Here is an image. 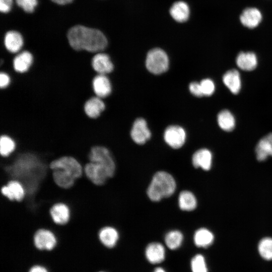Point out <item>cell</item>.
Wrapping results in <instances>:
<instances>
[{
    "label": "cell",
    "instance_id": "1",
    "mask_svg": "<svg viewBox=\"0 0 272 272\" xmlns=\"http://www.w3.org/2000/svg\"><path fill=\"white\" fill-rule=\"evenodd\" d=\"M67 37L71 47L76 51L99 52L108 45L106 36L100 30L82 25L72 27Z\"/></svg>",
    "mask_w": 272,
    "mask_h": 272
},
{
    "label": "cell",
    "instance_id": "2",
    "mask_svg": "<svg viewBox=\"0 0 272 272\" xmlns=\"http://www.w3.org/2000/svg\"><path fill=\"white\" fill-rule=\"evenodd\" d=\"M176 183L169 173L160 171L153 176L147 190L148 197L153 201H159L171 196L175 192Z\"/></svg>",
    "mask_w": 272,
    "mask_h": 272
},
{
    "label": "cell",
    "instance_id": "3",
    "mask_svg": "<svg viewBox=\"0 0 272 272\" xmlns=\"http://www.w3.org/2000/svg\"><path fill=\"white\" fill-rule=\"evenodd\" d=\"M83 171L89 180L99 186L105 184L115 174L103 164L91 162L83 166Z\"/></svg>",
    "mask_w": 272,
    "mask_h": 272
},
{
    "label": "cell",
    "instance_id": "4",
    "mask_svg": "<svg viewBox=\"0 0 272 272\" xmlns=\"http://www.w3.org/2000/svg\"><path fill=\"white\" fill-rule=\"evenodd\" d=\"M169 64L168 56L161 48H153L147 54L146 66L147 70L153 74L160 75L166 72Z\"/></svg>",
    "mask_w": 272,
    "mask_h": 272
},
{
    "label": "cell",
    "instance_id": "5",
    "mask_svg": "<svg viewBox=\"0 0 272 272\" xmlns=\"http://www.w3.org/2000/svg\"><path fill=\"white\" fill-rule=\"evenodd\" d=\"M50 169H61L73 176L76 179L84 174L83 167L74 157L64 156L53 160L49 164Z\"/></svg>",
    "mask_w": 272,
    "mask_h": 272
},
{
    "label": "cell",
    "instance_id": "6",
    "mask_svg": "<svg viewBox=\"0 0 272 272\" xmlns=\"http://www.w3.org/2000/svg\"><path fill=\"white\" fill-rule=\"evenodd\" d=\"M89 162L98 163L104 165L111 171L116 172V163L112 153L106 147L95 145L90 148L88 155Z\"/></svg>",
    "mask_w": 272,
    "mask_h": 272
},
{
    "label": "cell",
    "instance_id": "7",
    "mask_svg": "<svg viewBox=\"0 0 272 272\" xmlns=\"http://www.w3.org/2000/svg\"><path fill=\"white\" fill-rule=\"evenodd\" d=\"M34 246L39 250L51 251L57 246V239L50 230L40 228L35 231L33 237Z\"/></svg>",
    "mask_w": 272,
    "mask_h": 272
},
{
    "label": "cell",
    "instance_id": "8",
    "mask_svg": "<svg viewBox=\"0 0 272 272\" xmlns=\"http://www.w3.org/2000/svg\"><path fill=\"white\" fill-rule=\"evenodd\" d=\"M186 132L181 126L170 125L167 127L164 132L165 142L173 149H179L185 143Z\"/></svg>",
    "mask_w": 272,
    "mask_h": 272
},
{
    "label": "cell",
    "instance_id": "9",
    "mask_svg": "<svg viewBox=\"0 0 272 272\" xmlns=\"http://www.w3.org/2000/svg\"><path fill=\"white\" fill-rule=\"evenodd\" d=\"M130 136L132 140L139 145L144 144L150 139L151 132L144 119L139 118L134 121L131 129Z\"/></svg>",
    "mask_w": 272,
    "mask_h": 272
},
{
    "label": "cell",
    "instance_id": "10",
    "mask_svg": "<svg viewBox=\"0 0 272 272\" xmlns=\"http://www.w3.org/2000/svg\"><path fill=\"white\" fill-rule=\"evenodd\" d=\"M0 192L10 200L22 201L25 197V191L22 184L18 180H11L6 185L0 187Z\"/></svg>",
    "mask_w": 272,
    "mask_h": 272
},
{
    "label": "cell",
    "instance_id": "11",
    "mask_svg": "<svg viewBox=\"0 0 272 272\" xmlns=\"http://www.w3.org/2000/svg\"><path fill=\"white\" fill-rule=\"evenodd\" d=\"M91 65L98 74L107 75L112 72L114 69L110 56L101 52H98L92 57Z\"/></svg>",
    "mask_w": 272,
    "mask_h": 272
},
{
    "label": "cell",
    "instance_id": "12",
    "mask_svg": "<svg viewBox=\"0 0 272 272\" xmlns=\"http://www.w3.org/2000/svg\"><path fill=\"white\" fill-rule=\"evenodd\" d=\"M92 86L95 96L102 99L108 97L112 91L111 84L106 75H96L92 81Z\"/></svg>",
    "mask_w": 272,
    "mask_h": 272
},
{
    "label": "cell",
    "instance_id": "13",
    "mask_svg": "<svg viewBox=\"0 0 272 272\" xmlns=\"http://www.w3.org/2000/svg\"><path fill=\"white\" fill-rule=\"evenodd\" d=\"M262 19V15L261 12L254 7L246 8L240 16L241 24L249 29L257 27L261 23Z\"/></svg>",
    "mask_w": 272,
    "mask_h": 272
},
{
    "label": "cell",
    "instance_id": "14",
    "mask_svg": "<svg viewBox=\"0 0 272 272\" xmlns=\"http://www.w3.org/2000/svg\"><path fill=\"white\" fill-rule=\"evenodd\" d=\"M49 213L54 223L57 225H65L70 219V208L63 202L53 204L49 210Z\"/></svg>",
    "mask_w": 272,
    "mask_h": 272
},
{
    "label": "cell",
    "instance_id": "15",
    "mask_svg": "<svg viewBox=\"0 0 272 272\" xmlns=\"http://www.w3.org/2000/svg\"><path fill=\"white\" fill-rule=\"evenodd\" d=\"M83 109L85 114L90 118H98L105 109V104L102 98L92 96L85 102Z\"/></svg>",
    "mask_w": 272,
    "mask_h": 272
},
{
    "label": "cell",
    "instance_id": "16",
    "mask_svg": "<svg viewBox=\"0 0 272 272\" xmlns=\"http://www.w3.org/2000/svg\"><path fill=\"white\" fill-rule=\"evenodd\" d=\"M99 242L107 248L114 247L118 240L117 230L112 226H105L101 228L98 234Z\"/></svg>",
    "mask_w": 272,
    "mask_h": 272
},
{
    "label": "cell",
    "instance_id": "17",
    "mask_svg": "<svg viewBox=\"0 0 272 272\" xmlns=\"http://www.w3.org/2000/svg\"><path fill=\"white\" fill-rule=\"evenodd\" d=\"M33 56L28 51H23L18 53L13 60V67L18 73H25L31 67Z\"/></svg>",
    "mask_w": 272,
    "mask_h": 272
},
{
    "label": "cell",
    "instance_id": "18",
    "mask_svg": "<svg viewBox=\"0 0 272 272\" xmlns=\"http://www.w3.org/2000/svg\"><path fill=\"white\" fill-rule=\"evenodd\" d=\"M212 163V154L207 149H200L196 151L192 157V163L195 168H201L204 170L211 169Z\"/></svg>",
    "mask_w": 272,
    "mask_h": 272
},
{
    "label": "cell",
    "instance_id": "19",
    "mask_svg": "<svg viewBox=\"0 0 272 272\" xmlns=\"http://www.w3.org/2000/svg\"><path fill=\"white\" fill-rule=\"evenodd\" d=\"M256 157L259 161H263L272 156V133L261 138L257 144L255 149Z\"/></svg>",
    "mask_w": 272,
    "mask_h": 272
},
{
    "label": "cell",
    "instance_id": "20",
    "mask_svg": "<svg viewBox=\"0 0 272 272\" xmlns=\"http://www.w3.org/2000/svg\"><path fill=\"white\" fill-rule=\"evenodd\" d=\"M171 17L176 22L183 23L189 18L190 10L188 5L184 1L175 2L169 10Z\"/></svg>",
    "mask_w": 272,
    "mask_h": 272
},
{
    "label": "cell",
    "instance_id": "21",
    "mask_svg": "<svg viewBox=\"0 0 272 272\" xmlns=\"http://www.w3.org/2000/svg\"><path fill=\"white\" fill-rule=\"evenodd\" d=\"M236 62L237 66L245 71L254 70L258 63L256 55L253 52H240L237 56Z\"/></svg>",
    "mask_w": 272,
    "mask_h": 272
},
{
    "label": "cell",
    "instance_id": "22",
    "mask_svg": "<svg viewBox=\"0 0 272 272\" xmlns=\"http://www.w3.org/2000/svg\"><path fill=\"white\" fill-rule=\"evenodd\" d=\"M24 44L21 34L16 31H9L4 38V44L7 50L11 53H17L20 50Z\"/></svg>",
    "mask_w": 272,
    "mask_h": 272
},
{
    "label": "cell",
    "instance_id": "23",
    "mask_svg": "<svg viewBox=\"0 0 272 272\" xmlns=\"http://www.w3.org/2000/svg\"><path fill=\"white\" fill-rule=\"evenodd\" d=\"M223 82L231 93L238 94L241 88L240 75L236 70L232 69L226 72L223 76Z\"/></svg>",
    "mask_w": 272,
    "mask_h": 272
},
{
    "label": "cell",
    "instance_id": "24",
    "mask_svg": "<svg viewBox=\"0 0 272 272\" xmlns=\"http://www.w3.org/2000/svg\"><path fill=\"white\" fill-rule=\"evenodd\" d=\"M165 251L163 245L158 242H152L146 249V256L152 263H158L164 260Z\"/></svg>",
    "mask_w": 272,
    "mask_h": 272
},
{
    "label": "cell",
    "instance_id": "25",
    "mask_svg": "<svg viewBox=\"0 0 272 272\" xmlns=\"http://www.w3.org/2000/svg\"><path fill=\"white\" fill-rule=\"evenodd\" d=\"M53 179L55 184L62 188H70L74 184L76 179L61 169L52 170Z\"/></svg>",
    "mask_w": 272,
    "mask_h": 272
},
{
    "label": "cell",
    "instance_id": "26",
    "mask_svg": "<svg viewBox=\"0 0 272 272\" xmlns=\"http://www.w3.org/2000/svg\"><path fill=\"white\" fill-rule=\"evenodd\" d=\"M178 205L181 210L191 211L196 208L197 200L193 193L188 190H183L179 195Z\"/></svg>",
    "mask_w": 272,
    "mask_h": 272
},
{
    "label": "cell",
    "instance_id": "27",
    "mask_svg": "<svg viewBox=\"0 0 272 272\" xmlns=\"http://www.w3.org/2000/svg\"><path fill=\"white\" fill-rule=\"evenodd\" d=\"M217 121L220 128L226 131H232L235 126V117L228 110L221 111L218 114Z\"/></svg>",
    "mask_w": 272,
    "mask_h": 272
},
{
    "label": "cell",
    "instance_id": "28",
    "mask_svg": "<svg viewBox=\"0 0 272 272\" xmlns=\"http://www.w3.org/2000/svg\"><path fill=\"white\" fill-rule=\"evenodd\" d=\"M214 239L213 233L206 228H200L194 235L195 244L198 247H207L211 245Z\"/></svg>",
    "mask_w": 272,
    "mask_h": 272
},
{
    "label": "cell",
    "instance_id": "29",
    "mask_svg": "<svg viewBox=\"0 0 272 272\" xmlns=\"http://www.w3.org/2000/svg\"><path fill=\"white\" fill-rule=\"evenodd\" d=\"M16 148V142L11 136L7 134L1 135L0 137V155L1 157L9 156L15 152Z\"/></svg>",
    "mask_w": 272,
    "mask_h": 272
},
{
    "label": "cell",
    "instance_id": "30",
    "mask_svg": "<svg viewBox=\"0 0 272 272\" xmlns=\"http://www.w3.org/2000/svg\"><path fill=\"white\" fill-rule=\"evenodd\" d=\"M183 239V235L181 232L178 230H172L167 233L165 237V241L169 248L174 250L180 246Z\"/></svg>",
    "mask_w": 272,
    "mask_h": 272
},
{
    "label": "cell",
    "instance_id": "31",
    "mask_svg": "<svg viewBox=\"0 0 272 272\" xmlns=\"http://www.w3.org/2000/svg\"><path fill=\"white\" fill-rule=\"evenodd\" d=\"M261 256L266 260L272 259V238L266 237L261 239L258 246Z\"/></svg>",
    "mask_w": 272,
    "mask_h": 272
},
{
    "label": "cell",
    "instance_id": "32",
    "mask_svg": "<svg viewBox=\"0 0 272 272\" xmlns=\"http://www.w3.org/2000/svg\"><path fill=\"white\" fill-rule=\"evenodd\" d=\"M191 267L192 272H208L205 258L201 254H197L192 258Z\"/></svg>",
    "mask_w": 272,
    "mask_h": 272
},
{
    "label": "cell",
    "instance_id": "33",
    "mask_svg": "<svg viewBox=\"0 0 272 272\" xmlns=\"http://www.w3.org/2000/svg\"><path fill=\"white\" fill-rule=\"evenodd\" d=\"M199 84L203 96H210L214 93L215 85L211 79H205L201 80Z\"/></svg>",
    "mask_w": 272,
    "mask_h": 272
},
{
    "label": "cell",
    "instance_id": "34",
    "mask_svg": "<svg viewBox=\"0 0 272 272\" xmlns=\"http://www.w3.org/2000/svg\"><path fill=\"white\" fill-rule=\"evenodd\" d=\"M16 2L27 13H32L37 5V0H16Z\"/></svg>",
    "mask_w": 272,
    "mask_h": 272
},
{
    "label": "cell",
    "instance_id": "35",
    "mask_svg": "<svg viewBox=\"0 0 272 272\" xmlns=\"http://www.w3.org/2000/svg\"><path fill=\"white\" fill-rule=\"evenodd\" d=\"M189 90L194 96L198 97H203L199 83L193 82L189 85Z\"/></svg>",
    "mask_w": 272,
    "mask_h": 272
},
{
    "label": "cell",
    "instance_id": "36",
    "mask_svg": "<svg viewBox=\"0 0 272 272\" xmlns=\"http://www.w3.org/2000/svg\"><path fill=\"white\" fill-rule=\"evenodd\" d=\"M11 82V79L9 75L5 72L0 73V88L2 89L7 88Z\"/></svg>",
    "mask_w": 272,
    "mask_h": 272
},
{
    "label": "cell",
    "instance_id": "37",
    "mask_svg": "<svg viewBox=\"0 0 272 272\" xmlns=\"http://www.w3.org/2000/svg\"><path fill=\"white\" fill-rule=\"evenodd\" d=\"M13 4V0H0V11L6 13L10 11Z\"/></svg>",
    "mask_w": 272,
    "mask_h": 272
},
{
    "label": "cell",
    "instance_id": "38",
    "mask_svg": "<svg viewBox=\"0 0 272 272\" xmlns=\"http://www.w3.org/2000/svg\"><path fill=\"white\" fill-rule=\"evenodd\" d=\"M28 272H49L43 266L35 265L32 266Z\"/></svg>",
    "mask_w": 272,
    "mask_h": 272
},
{
    "label": "cell",
    "instance_id": "39",
    "mask_svg": "<svg viewBox=\"0 0 272 272\" xmlns=\"http://www.w3.org/2000/svg\"><path fill=\"white\" fill-rule=\"evenodd\" d=\"M53 3L60 5H65L69 3H70L73 1V0H51Z\"/></svg>",
    "mask_w": 272,
    "mask_h": 272
},
{
    "label": "cell",
    "instance_id": "40",
    "mask_svg": "<svg viewBox=\"0 0 272 272\" xmlns=\"http://www.w3.org/2000/svg\"><path fill=\"white\" fill-rule=\"evenodd\" d=\"M154 272H166L162 268L158 267L156 268Z\"/></svg>",
    "mask_w": 272,
    "mask_h": 272
},
{
    "label": "cell",
    "instance_id": "41",
    "mask_svg": "<svg viewBox=\"0 0 272 272\" xmlns=\"http://www.w3.org/2000/svg\"><path fill=\"white\" fill-rule=\"evenodd\" d=\"M100 272H103V271H100Z\"/></svg>",
    "mask_w": 272,
    "mask_h": 272
}]
</instances>
